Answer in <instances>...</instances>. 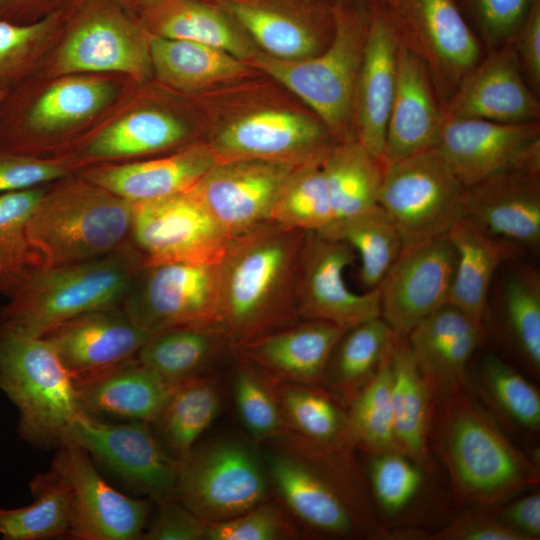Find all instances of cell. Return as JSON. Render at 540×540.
<instances>
[{
  "label": "cell",
  "instance_id": "obj_1",
  "mask_svg": "<svg viewBox=\"0 0 540 540\" xmlns=\"http://www.w3.org/2000/svg\"><path fill=\"white\" fill-rule=\"evenodd\" d=\"M307 231L270 221L232 238L218 270V328L236 349L298 319L295 283Z\"/></svg>",
  "mask_w": 540,
  "mask_h": 540
},
{
  "label": "cell",
  "instance_id": "obj_2",
  "mask_svg": "<svg viewBox=\"0 0 540 540\" xmlns=\"http://www.w3.org/2000/svg\"><path fill=\"white\" fill-rule=\"evenodd\" d=\"M140 86L112 73L30 76L0 101V145L36 157L65 155Z\"/></svg>",
  "mask_w": 540,
  "mask_h": 540
},
{
  "label": "cell",
  "instance_id": "obj_3",
  "mask_svg": "<svg viewBox=\"0 0 540 540\" xmlns=\"http://www.w3.org/2000/svg\"><path fill=\"white\" fill-rule=\"evenodd\" d=\"M438 406L433 444L455 505L491 510L538 485L539 464L510 440L468 388Z\"/></svg>",
  "mask_w": 540,
  "mask_h": 540
},
{
  "label": "cell",
  "instance_id": "obj_4",
  "mask_svg": "<svg viewBox=\"0 0 540 540\" xmlns=\"http://www.w3.org/2000/svg\"><path fill=\"white\" fill-rule=\"evenodd\" d=\"M302 447L296 458L283 453L266 457L272 483L291 512L328 536L388 539L353 459L354 447L310 440Z\"/></svg>",
  "mask_w": 540,
  "mask_h": 540
},
{
  "label": "cell",
  "instance_id": "obj_5",
  "mask_svg": "<svg viewBox=\"0 0 540 540\" xmlns=\"http://www.w3.org/2000/svg\"><path fill=\"white\" fill-rule=\"evenodd\" d=\"M143 265L142 257L128 242L93 260L58 267L34 266L6 295L0 329L42 337L76 316L121 306Z\"/></svg>",
  "mask_w": 540,
  "mask_h": 540
},
{
  "label": "cell",
  "instance_id": "obj_6",
  "mask_svg": "<svg viewBox=\"0 0 540 540\" xmlns=\"http://www.w3.org/2000/svg\"><path fill=\"white\" fill-rule=\"evenodd\" d=\"M133 202L77 173L48 185L27 225L38 266L93 260L129 242Z\"/></svg>",
  "mask_w": 540,
  "mask_h": 540
},
{
  "label": "cell",
  "instance_id": "obj_7",
  "mask_svg": "<svg viewBox=\"0 0 540 540\" xmlns=\"http://www.w3.org/2000/svg\"><path fill=\"white\" fill-rule=\"evenodd\" d=\"M332 16V37L318 54L286 60L255 52L251 60L307 104L342 142L354 139L355 90L371 8L338 4L332 8Z\"/></svg>",
  "mask_w": 540,
  "mask_h": 540
},
{
  "label": "cell",
  "instance_id": "obj_8",
  "mask_svg": "<svg viewBox=\"0 0 540 540\" xmlns=\"http://www.w3.org/2000/svg\"><path fill=\"white\" fill-rule=\"evenodd\" d=\"M0 389L18 410V434L38 448H57L81 412L73 378L43 337L0 329Z\"/></svg>",
  "mask_w": 540,
  "mask_h": 540
},
{
  "label": "cell",
  "instance_id": "obj_9",
  "mask_svg": "<svg viewBox=\"0 0 540 540\" xmlns=\"http://www.w3.org/2000/svg\"><path fill=\"white\" fill-rule=\"evenodd\" d=\"M110 0L87 2L66 16L62 32L36 74L112 73L139 85L152 81L150 34Z\"/></svg>",
  "mask_w": 540,
  "mask_h": 540
},
{
  "label": "cell",
  "instance_id": "obj_10",
  "mask_svg": "<svg viewBox=\"0 0 540 540\" xmlns=\"http://www.w3.org/2000/svg\"><path fill=\"white\" fill-rule=\"evenodd\" d=\"M465 197L466 188L431 149L386 165L378 204L404 247L449 234L465 218Z\"/></svg>",
  "mask_w": 540,
  "mask_h": 540
},
{
  "label": "cell",
  "instance_id": "obj_11",
  "mask_svg": "<svg viewBox=\"0 0 540 540\" xmlns=\"http://www.w3.org/2000/svg\"><path fill=\"white\" fill-rule=\"evenodd\" d=\"M266 494L264 468L243 443L192 449L180 463L175 499L205 522L237 517L264 502Z\"/></svg>",
  "mask_w": 540,
  "mask_h": 540
},
{
  "label": "cell",
  "instance_id": "obj_12",
  "mask_svg": "<svg viewBox=\"0 0 540 540\" xmlns=\"http://www.w3.org/2000/svg\"><path fill=\"white\" fill-rule=\"evenodd\" d=\"M157 100L152 82L141 85L67 154L81 169L154 157L194 142L185 114Z\"/></svg>",
  "mask_w": 540,
  "mask_h": 540
},
{
  "label": "cell",
  "instance_id": "obj_13",
  "mask_svg": "<svg viewBox=\"0 0 540 540\" xmlns=\"http://www.w3.org/2000/svg\"><path fill=\"white\" fill-rule=\"evenodd\" d=\"M385 6L400 41L428 70L445 110L482 59L478 38L454 0H393Z\"/></svg>",
  "mask_w": 540,
  "mask_h": 540
},
{
  "label": "cell",
  "instance_id": "obj_14",
  "mask_svg": "<svg viewBox=\"0 0 540 540\" xmlns=\"http://www.w3.org/2000/svg\"><path fill=\"white\" fill-rule=\"evenodd\" d=\"M121 307L135 324L151 334L189 325L218 328L217 263L143 265Z\"/></svg>",
  "mask_w": 540,
  "mask_h": 540
},
{
  "label": "cell",
  "instance_id": "obj_15",
  "mask_svg": "<svg viewBox=\"0 0 540 540\" xmlns=\"http://www.w3.org/2000/svg\"><path fill=\"white\" fill-rule=\"evenodd\" d=\"M66 440L83 447L126 484L158 504L175 499L180 462L166 450L150 424H113L81 411Z\"/></svg>",
  "mask_w": 540,
  "mask_h": 540
},
{
  "label": "cell",
  "instance_id": "obj_16",
  "mask_svg": "<svg viewBox=\"0 0 540 540\" xmlns=\"http://www.w3.org/2000/svg\"><path fill=\"white\" fill-rule=\"evenodd\" d=\"M232 238L190 191L133 203L129 243L144 265L218 263Z\"/></svg>",
  "mask_w": 540,
  "mask_h": 540
},
{
  "label": "cell",
  "instance_id": "obj_17",
  "mask_svg": "<svg viewBox=\"0 0 540 540\" xmlns=\"http://www.w3.org/2000/svg\"><path fill=\"white\" fill-rule=\"evenodd\" d=\"M435 149L465 188L510 169L540 170V122L446 117Z\"/></svg>",
  "mask_w": 540,
  "mask_h": 540
},
{
  "label": "cell",
  "instance_id": "obj_18",
  "mask_svg": "<svg viewBox=\"0 0 540 540\" xmlns=\"http://www.w3.org/2000/svg\"><path fill=\"white\" fill-rule=\"evenodd\" d=\"M355 254L345 242L315 231L306 233L295 283L298 318L327 321L347 330L380 317L379 286L358 294L345 282L344 272Z\"/></svg>",
  "mask_w": 540,
  "mask_h": 540
},
{
  "label": "cell",
  "instance_id": "obj_19",
  "mask_svg": "<svg viewBox=\"0 0 540 540\" xmlns=\"http://www.w3.org/2000/svg\"><path fill=\"white\" fill-rule=\"evenodd\" d=\"M298 165L258 158L218 161L190 192L234 238L271 221L281 192Z\"/></svg>",
  "mask_w": 540,
  "mask_h": 540
},
{
  "label": "cell",
  "instance_id": "obj_20",
  "mask_svg": "<svg viewBox=\"0 0 540 540\" xmlns=\"http://www.w3.org/2000/svg\"><path fill=\"white\" fill-rule=\"evenodd\" d=\"M51 469L72 491L68 538L75 540H135L144 533L149 502L128 497L100 475L91 455L70 440L57 447Z\"/></svg>",
  "mask_w": 540,
  "mask_h": 540
},
{
  "label": "cell",
  "instance_id": "obj_21",
  "mask_svg": "<svg viewBox=\"0 0 540 540\" xmlns=\"http://www.w3.org/2000/svg\"><path fill=\"white\" fill-rule=\"evenodd\" d=\"M456 260L449 234L403 247L379 285L380 317L396 335L449 301Z\"/></svg>",
  "mask_w": 540,
  "mask_h": 540
},
{
  "label": "cell",
  "instance_id": "obj_22",
  "mask_svg": "<svg viewBox=\"0 0 540 540\" xmlns=\"http://www.w3.org/2000/svg\"><path fill=\"white\" fill-rule=\"evenodd\" d=\"M338 142L318 117L263 109L231 121L209 144L218 161L258 158L304 164L321 162Z\"/></svg>",
  "mask_w": 540,
  "mask_h": 540
},
{
  "label": "cell",
  "instance_id": "obj_23",
  "mask_svg": "<svg viewBox=\"0 0 540 540\" xmlns=\"http://www.w3.org/2000/svg\"><path fill=\"white\" fill-rule=\"evenodd\" d=\"M486 334L484 322L447 302L406 335L434 404L467 388L471 359Z\"/></svg>",
  "mask_w": 540,
  "mask_h": 540
},
{
  "label": "cell",
  "instance_id": "obj_24",
  "mask_svg": "<svg viewBox=\"0 0 540 540\" xmlns=\"http://www.w3.org/2000/svg\"><path fill=\"white\" fill-rule=\"evenodd\" d=\"M516 257L504 262L491 283L484 324L524 371L540 376V272Z\"/></svg>",
  "mask_w": 540,
  "mask_h": 540
},
{
  "label": "cell",
  "instance_id": "obj_25",
  "mask_svg": "<svg viewBox=\"0 0 540 540\" xmlns=\"http://www.w3.org/2000/svg\"><path fill=\"white\" fill-rule=\"evenodd\" d=\"M150 335L114 306L64 321L42 337L77 383L135 357Z\"/></svg>",
  "mask_w": 540,
  "mask_h": 540
},
{
  "label": "cell",
  "instance_id": "obj_26",
  "mask_svg": "<svg viewBox=\"0 0 540 540\" xmlns=\"http://www.w3.org/2000/svg\"><path fill=\"white\" fill-rule=\"evenodd\" d=\"M445 115L500 123L539 121V100L526 83L513 42L480 60L460 83Z\"/></svg>",
  "mask_w": 540,
  "mask_h": 540
},
{
  "label": "cell",
  "instance_id": "obj_27",
  "mask_svg": "<svg viewBox=\"0 0 540 540\" xmlns=\"http://www.w3.org/2000/svg\"><path fill=\"white\" fill-rule=\"evenodd\" d=\"M465 218L525 254L540 253V170L510 169L466 188Z\"/></svg>",
  "mask_w": 540,
  "mask_h": 540
},
{
  "label": "cell",
  "instance_id": "obj_28",
  "mask_svg": "<svg viewBox=\"0 0 540 540\" xmlns=\"http://www.w3.org/2000/svg\"><path fill=\"white\" fill-rule=\"evenodd\" d=\"M398 46L399 37L388 8L374 3L356 83L353 137L381 160L396 87Z\"/></svg>",
  "mask_w": 540,
  "mask_h": 540
},
{
  "label": "cell",
  "instance_id": "obj_29",
  "mask_svg": "<svg viewBox=\"0 0 540 540\" xmlns=\"http://www.w3.org/2000/svg\"><path fill=\"white\" fill-rule=\"evenodd\" d=\"M218 162L209 143L194 141L140 160L86 166L76 173L133 203L186 193Z\"/></svg>",
  "mask_w": 540,
  "mask_h": 540
},
{
  "label": "cell",
  "instance_id": "obj_30",
  "mask_svg": "<svg viewBox=\"0 0 540 540\" xmlns=\"http://www.w3.org/2000/svg\"><path fill=\"white\" fill-rule=\"evenodd\" d=\"M445 119L428 70L399 39L396 87L382 155L385 165L435 149Z\"/></svg>",
  "mask_w": 540,
  "mask_h": 540
},
{
  "label": "cell",
  "instance_id": "obj_31",
  "mask_svg": "<svg viewBox=\"0 0 540 540\" xmlns=\"http://www.w3.org/2000/svg\"><path fill=\"white\" fill-rule=\"evenodd\" d=\"M172 385L136 356L75 383L82 412L96 418L105 416L150 425L163 410Z\"/></svg>",
  "mask_w": 540,
  "mask_h": 540
},
{
  "label": "cell",
  "instance_id": "obj_32",
  "mask_svg": "<svg viewBox=\"0 0 540 540\" xmlns=\"http://www.w3.org/2000/svg\"><path fill=\"white\" fill-rule=\"evenodd\" d=\"M346 330L331 322L304 320L271 332L237 350L247 359L305 386L322 385L333 349Z\"/></svg>",
  "mask_w": 540,
  "mask_h": 540
},
{
  "label": "cell",
  "instance_id": "obj_33",
  "mask_svg": "<svg viewBox=\"0 0 540 540\" xmlns=\"http://www.w3.org/2000/svg\"><path fill=\"white\" fill-rule=\"evenodd\" d=\"M137 16L151 35L198 42L248 61L255 54L238 24L200 0H135Z\"/></svg>",
  "mask_w": 540,
  "mask_h": 540
},
{
  "label": "cell",
  "instance_id": "obj_34",
  "mask_svg": "<svg viewBox=\"0 0 540 540\" xmlns=\"http://www.w3.org/2000/svg\"><path fill=\"white\" fill-rule=\"evenodd\" d=\"M457 260L449 303L484 322L489 289L498 268L525 253L513 243L462 219L449 233Z\"/></svg>",
  "mask_w": 540,
  "mask_h": 540
},
{
  "label": "cell",
  "instance_id": "obj_35",
  "mask_svg": "<svg viewBox=\"0 0 540 540\" xmlns=\"http://www.w3.org/2000/svg\"><path fill=\"white\" fill-rule=\"evenodd\" d=\"M152 81L181 95H192L212 85L250 72L247 61L202 43L150 34Z\"/></svg>",
  "mask_w": 540,
  "mask_h": 540
},
{
  "label": "cell",
  "instance_id": "obj_36",
  "mask_svg": "<svg viewBox=\"0 0 540 540\" xmlns=\"http://www.w3.org/2000/svg\"><path fill=\"white\" fill-rule=\"evenodd\" d=\"M391 399L395 436L400 450L416 462L433 467L430 436L434 402L410 351L398 336L391 363Z\"/></svg>",
  "mask_w": 540,
  "mask_h": 540
},
{
  "label": "cell",
  "instance_id": "obj_37",
  "mask_svg": "<svg viewBox=\"0 0 540 540\" xmlns=\"http://www.w3.org/2000/svg\"><path fill=\"white\" fill-rule=\"evenodd\" d=\"M397 337L381 317L347 329L326 367L323 384L329 393L349 405L375 376Z\"/></svg>",
  "mask_w": 540,
  "mask_h": 540
},
{
  "label": "cell",
  "instance_id": "obj_38",
  "mask_svg": "<svg viewBox=\"0 0 540 540\" xmlns=\"http://www.w3.org/2000/svg\"><path fill=\"white\" fill-rule=\"evenodd\" d=\"M223 9L263 50L279 59L314 56L325 43L319 28L300 18L250 0H222Z\"/></svg>",
  "mask_w": 540,
  "mask_h": 540
},
{
  "label": "cell",
  "instance_id": "obj_39",
  "mask_svg": "<svg viewBox=\"0 0 540 540\" xmlns=\"http://www.w3.org/2000/svg\"><path fill=\"white\" fill-rule=\"evenodd\" d=\"M334 219L378 205L386 165L355 139L338 142L321 161Z\"/></svg>",
  "mask_w": 540,
  "mask_h": 540
},
{
  "label": "cell",
  "instance_id": "obj_40",
  "mask_svg": "<svg viewBox=\"0 0 540 540\" xmlns=\"http://www.w3.org/2000/svg\"><path fill=\"white\" fill-rule=\"evenodd\" d=\"M220 409V394L214 382L199 374L172 385L155 433L166 450L180 463L196 440L210 426Z\"/></svg>",
  "mask_w": 540,
  "mask_h": 540
},
{
  "label": "cell",
  "instance_id": "obj_41",
  "mask_svg": "<svg viewBox=\"0 0 540 540\" xmlns=\"http://www.w3.org/2000/svg\"><path fill=\"white\" fill-rule=\"evenodd\" d=\"M315 232L345 242L359 254V278L367 291L380 285L403 249L394 221L379 204L355 215L334 219Z\"/></svg>",
  "mask_w": 540,
  "mask_h": 540
},
{
  "label": "cell",
  "instance_id": "obj_42",
  "mask_svg": "<svg viewBox=\"0 0 540 540\" xmlns=\"http://www.w3.org/2000/svg\"><path fill=\"white\" fill-rule=\"evenodd\" d=\"M475 395L512 429L524 434L540 431L538 388L503 357L484 355L473 379Z\"/></svg>",
  "mask_w": 540,
  "mask_h": 540
},
{
  "label": "cell",
  "instance_id": "obj_43",
  "mask_svg": "<svg viewBox=\"0 0 540 540\" xmlns=\"http://www.w3.org/2000/svg\"><path fill=\"white\" fill-rule=\"evenodd\" d=\"M34 501L24 507L0 506V535L6 540H45L68 536L72 518V491L54 470L30 482Z\"/></svg>",
  "mask_w": 540,
  "mask_h": 540
},
{
  "label": "cell",
  "instance_id": "obj_44",
  "mask_svg": "<svg viewBox=\"0 0 540 540\" xmlns=\"http://www.w3.org/2000/svg\"><path fill=\"white\" fill-rule=\"evenodd\" d=\"M368 455L366 483L375 511L388 530L416 508L426 492L427 471L433 467L400 451Z\"/></svg>",
  "mask_w": 540,
  "mask_h": 540
},
{
  "label": "cell",
  "instance_id": "obj_45",
  "mask_svg": "<svg viewBox=\"0 0 540 540\" xmlns=\"http://www.w3.org/2000/svg\"><path fill=\"white\" fill-rule=\"evenodd\" d=\"M227 340L217 327L178 326L150 335L136 354L144 366L174 384L199 374Z\"/></svg>",
  "mask_w": 540,
  "mask_h": 540
},
{
  "label": "cell",
  "instance_id": "obj_46",
  "mask_svg": "<svg viewBox=\"0 0 540 540\" xmlns=\"http://www.w3.org/2000/svg\"><path fill=\"white\" fill-rule=\"evenodd\" d=\"M395 343L375 376L349 404L348 440L354 448H360L367 454L402 452L395 436L391 399V363Z\"/></svg>",
  "mask_w": 540,
  "mask_h": 540
},
{
  "label": "cell",
  "instance_id": "obj_47",
  "mask_svg": "<svg viewBox=\"0 0 540 540\" xmlns=\"http://www.w3.org/2000/svg\"><path fill=\"white\" fill-rule=\"evenodd\" d=\"M65 12L31 23L0 20V90L8 91L38 73L62 32Z\"/></svg>",
  "mask_w": 540,
  "mask_h": 540
},
{
  "label": "cell",
  "instance_id": "obj_48",
  "mask_svg": "<svg viewBox=\"0 0 540 540\" xmlns=\"http://www.w3.org/2000/svg\"><path fill=\"white\" fill-rule=\"evenodd\" d=\"M48 184L0 193V293L5 296L38 266L27 239V225Z\"/></svg>",
  "mask_w": 540,
  "mask_h": 540
},
{
  "label": "cell",
  "instance_id": "obj_49",
  "mask_svg": "<svg viewBox=\"0 0 540 540\" xmlns=\"http://www.w3.org/2000/svg\"><path fill=\"white\" fill-rule=\"evenodd\" d=\"M334 220L321 162L298 165L273 210L272 219L303 231H320Z\"/></svg>",
  "mask_w": 540,
  "mask_h": 540
},
{
  "label": "cell",
  "instance_id": "obj_50",
  "mask_svg": "<svg viewBox=\"0 0 540 540\" xmlns=\"http://www.w3.org/2000/svg\"><path fill=\"white\" fill-rule=\"evenodd\" d=\"M281 401L288 420L307 440L351 444L347 436V414L329 392L310 386L288 387Z\"/></svg>",
  "mask_w": 540,
  "mask_h": 540
},
{
  "label": "cell",
  "instance_id": "obj_51",
  "mask_svg": "<svg viewBox=\"0 0 540 540\" xmlns=\"http://www.w3.org/2000/svg\"><path fill=\"white\" fill-rule=\"evenodd\" d=\"M79 169L69 154L36 157L0 145V193L52 183L75 174Z\"/></svg>",
  "mask_w": 540,
  "mask_h": 540
},
{
  "label": "cell",
  "instance_id": "obj_52",
  "mask_svg": "<svg viewBox=\"0 0 540 540\" xmlns=\"http://www.w3.org/2000/svg\"><path fill=\"white\" fill-rule=\"evenodd\" d=\"M234 398L241 421L256 439L278 432L281 414L270 389L254 370L242 367L234 379Z\"/></svg>",
  "mask_w": 540,
  "mask_h": 540
},
{
  "label": "cell",
  "instance_id": "obj_53",
  "mask_svg": "<svg viewBox=\"0 0 540 540\" xmlns=\"http://www.w3.org/2000/svg\"><path fill=\"white\" fill-rule=\"evenodd\" d=\"M535 0H466L481 37L492 49L515 38Z\"/></svg>",
  "mask_w": 540,
  "mask_h": 540
},
{
  "label": "cell",
  "instance_id": "obj_54",
  "mask_svg": "<svg viewBox=\"0 0 540 540\" xmlns=\"http://www.w3.org/2000/svg\"><path fill=\"white\" fill-rule=\"evenodd\" d=\"M290 534L286 521L273 505L261 503L229 520L206 522L207 540H276Z\"/></svg>",
  "mask_w": 540,
  "mask_h": 540
},
{
  "label": "cell",
  "instance_id": "obj_55",
  "mask_svg": "<svg viewBox=\"0 0 540 540\" xmlns=\"http://www.w3.org/2000/svg\"><path fill=\"white\" fill-rule=\"evenodd\" d=\"M430 540H525L502 523L488 509H472L442 530L429 534Z\"/></svg>",
  "mask_w": 540,
  "mask_h": 540
},
{
  "label": "cell",
  "instance_id": "obj_56",
  "mask_svg": "<svg viewBox=\"0 0 540 540\" xmlns=\"http://www.w3.org/2000/svg\"><path fill=\"white\" fill-rule=\"evenodd\" d=\"M206 522L192 513L178 500L160 504V511L150 528L143 533L145 540H201L205 539Z\"/></svg>",
  "mask_w": 540,
  "mask_h": 540
},
{
  "label": "cell",
  "instance_id": "obj_57",
  "mask_svg": "<svg viewBox=\"0 0 540 540\" xmlns=\"http://www.w3.org/2000/svg\"><path fill=\"white\" fill-rule=\"evenodd\" d=\"M513 45L531 91L540 93V0H535L518 30Z\"/></svg>",
  "mask_w": 540,
  "mask_h": 540
},
{
  "label": "cell",
  "instance_id": "obj_58",
  "mask_svg": "<svg viewBox=\"0 0 540 540\" xmlns=\"http://www.w3.org/2000/svg\"><path fill=\"white\" fill-rule=\"evenodd\" d=\"M491 511L525 540L540 538V494L524 491Z\"/></svg>",
  "mask_w": 540,
  "mask_h": 540
},
{
  "label": "cell",
  "instance_id": "obj_59",
  "mask_svg": "<svg viewBox=\"0 0 540 540\" xmlns=\"http://www.w3.org/2000/svg\"><path fill=\"white\" fill-rule=\"evenodd\" d=\"M40 0H0V20L22 23V15L32 7H39Z\"/></svg>",
  "mask_w": 540,
  "mask_h": 540
},
{
  "label": "cell",
  "instance_id": "obj_60",
  "mask_svg": "<svg viewBox=\"0 0 540 540\" xmlns=\"http://www.w3.org/2000/svg\"><path fill=\"white\" fill-rule=\"evenodd\" d=\"M372 1L373 3L383 4V5H389L393 0H368Z\"/></svg>",
  "mask_w": 540,
  "mask_h": 540
},
{
  "label": "cell",
  "instance_id": "obj_61",
  "mask_svg": "<svg viewBox=\"0 0 540 540\" xmlns=\"http://www.w3.org/2000/svg\"><path fill=\"white\" fill-rule=\"evenodd\" d=\"M6 92L7 91H5V90H0V101L3 98V96L5 95Z\"/></svg>",
  "mask_w": 540,
  "mask_h": 540
}]
</instances>
